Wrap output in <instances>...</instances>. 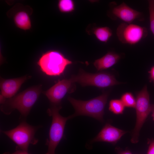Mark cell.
Instances as JSON below:
<instances>
[{
  "instance_id": "cell-1",
  "label": "cell",
  "mask_w": 154,
  "mask_h": 154,
  "mask_svg": "<svg viewBox=\"0 0 154 154\" xmlns=\"http://www.w3.org/2000/svg\"><path fill=\"white\" fill-rule=\"evenodd\" d=\"M41 92L40 86L28 88L6 100L5 103L1 105V110L5 114L9 115L15 110H17L23 118H25L38 100Z\"/></svg>"
},
{
  "instance_id": "cell-2",
  "label": "cell",
  "mask_w": 154,
  "mask_h": 154,
  "mask_svg": "<svg viewBox=\"0 0 154 154\" xmlns=\"http://www.w3.org/2000/svg\"><path fill=\"white\" fill-rule=\"evenodd\" d=\"M108 96V93H104L97 97L86 101L68 98V100L75 110L74 114L69 116L70 119L76 116H85L103 122L104 110Z\"/></svg>"
},
{
  "instance_id": "cell-3",
  "label": "cell",
  "mask_w": 154,
  "mask_h": 154,
  "mask_svg": "<svg viewBox=\"0 0 154 154\" xmlns=\"http://www.w3.org/2000/svg\"><path fill=\"white\" fill-rule=\"evenodd\" d=\"M61 105H53L47 110L49 116L52 117V121L49 133V138L46 144L48 151L45 154H56L55 151L63 137L64 131L67 121L70 119L69 116L64 117L61 115L59 111Z\"/></svg>"
},
{
  "instance_id": "cell-4",
  "label": "cell",
  "mask_w": 154,
  "mask_h": 154,
  "mask_svg": "<svg viewBox=\"0 0 154 154\" xmlns=\"http://www.w3.org/2000/svg\"><path fill=\"white\" fill-rule=\"evenodd\" d=\"M72 61L60 52L49 50L43 53L37 64L40 69L46 75L59 76L64 72L66 67L72 64Z\"/></svg>"
},
{
  "instance_id": "cell-5",
  "label": "cell",
  "mask_w": 154,
  "mask_h": 154,
  "mask_svg": "<svg viewBox=\"0 0 154 154\" xmlns=\"http://www.w3.org/2000/svg\"><path fill=\"white\" fill-rule=\"evenodd\" d=\"M40 127V126L31 125L23 120L15 128L1 132L13 141L17 145V147L28 151L30 145L37 143L38 140L35 136Z\"/></svg>"
},
{
  "instance_id": "cell-6",
  "label": "cell",
  "mask_w": 154,
  "mask_h": 154,
  "mask_svg": "<svg viewBox=\"0 0 154 154\" xmlns=\"http://www.w3.org/2000/svg\"><path fill=\"white\" fill-rule=\"evenodd\" d=\"M135 108L136 112V122L133 130L131 142L137 143L139 141L140 131L149 115L151 112L149 93L146 85L138 92L136 95Z\"/></svg>"
},
{
  "instance_id": "cell-7",
  "label": "cell",
  "mask_w": 154,
  "mask_h": 154,
  "mask_svg": "<svg viewBox=\"0 0 154 154\" xmlns=\"http://www.w3.org/2000/svg\"><path fill=\"white\" fill-rule=\"evenodd\" d=\"M73 83L77 82L83 86H93L103 88L121 84L114 76L108 72L92 74L81 71L70 78Z\"/></svg>"
},
{
  "instance_id": "cell-8",
  "label": "cell",
  "mask_w": 154,
  "mask_h": 154,
  "mask_svg": "<svg viewBox=\"0 0 154 154\" xmlns=\"http://www.w3.org/2000/svg\"><path fill=\"white\" fill-rule=\"evenodd\" d=\"M116 33L118 40L122 43L134 45L145 38L148 32L145 27L123 22L118 26Z\"/></svg>"
},
{
  "instance_id": "cell-9",
  "label": "cell",
  "mask_w": 154,
  "mask_h": 154,
  "mask_svg": "<svg viewBox=\"0 0 154 154\" xmlns=\"http://www.w3.org/2000/svg\"><path fill=\"white\" fill-rule=\"evenodd\" d=\"M109 16L113 20L120 19L123 22L132 23L135 20L143 21L145 19L142 12L131 8L124 2L117 5L115 2L111 3Z\"/></svg>"
},
{
  "instance_id": "cell-10",
  "label": "cell",
  "mask_w": 154,
  "mask_h": 154,
  "mask_svg": "<svg viewBox=\"0 0 154 154\" xmlns=\"http://www.w3.org/2000/svg\"><path fill=\"white\" fill-rule=\"evenodd\" d=\"M73 83L70 79L59 80L54 85L44 92L52 105H60L62 99Z\"/></svg>"
},
{
  "instance_id": "cell-11",
  "label": "cell",
  "mask_w": 154,
  "mask_h": 154,
  "mask_svg": "<svg viewBox=\"0 0 154 154\" xmlns=\"http://www.w3.org/2000/svg\"><path fill=\"white\" fill-rule=\"evenodd\" d=\"M127 132L109 123H106L98 135L90 141V143L104 142L115 145Z\"/></svg>"
},
{
  "instance_id": "cell-12",
  "label": "cell",
  "mask_w": 154,
  "mask_h": 154,
  "mask_svg": "<svg viewBox=\"0 0 154 154\" xmlns=\"http://www.w3.org/2000/svg\"><path fill=\"white\" fill-rule=\"evenodd\" d=\"M28 78L29 76H26L13 79L1 78L0 81V95L6 98L13 97Z\"/></svg>"
},
{
  "instance_id": "cell-13",
  "label": "cell",
  "mask_w": 154,
  "mask_h": 154,
  "mask_svg": "<svg viewBox=\"0 0 154 154\" xmlns=\"http://www.w3.org/2000/svg\"><path fill=\"white\" fill-rule=\"evenodd\" d=\"M121 55L113 52H108L101 58L97 59L94 65L98 71L110 68L116 64L121 59Z\"/></svg>"
},
{
  "instance_id": "cell-14",
  "label": "cell",
  "mask_w": 154,
  "mask_h": 154,
  "mask_svg": "<svg viewBox=\"0 0 154 154\" xmlns=\"http://www.w3.org/2000/svg\"><path fill=\"white\" fill-rule=\"evenodd\" d=\"M14 21L19 28L24 30L30 29L31 27V21L28 13L25 11H20L14 16Z\"/></svg>"
},
{
  "instance_id": "cell-15",
  "label": "cell",
  "mask_w": 154,
  "mask_h": 154,
  "mask_svg": "<svg viewBox=\"0 0 154 154\" xmlns=\"http://www.w3.org/2000/svg\"><path fill=\"white\" fill-rule=\"evenodd\" d=\"M93 33L98 40L105 43L107 42L112 35V30L107 27H97Z\"/></svg>"
},
{
  "instance_id": "cell-16",
  "label": "cell",
  "mask_w": 154,
  "mask_h": 154,
  "mask_svg": "<svg viewBox=\"0 0 154 154\" xmlns=\"http://www.w3.org/2000/svg\"><path fill=\"white\" fill-rule=\"evenodd\" d=\"M125 108V106L120 99H112L109 102V110L114 114H123Z\"/></svg>"
},
{
  "instance_id": "cell-17",
  "label": "cell",
  "mask_w": 154,
  "mask_h": 154,
  "mask_svg": "<svg viewBox=\"0 0 154 154\" xmlns=\"http://www.w3.org/2000/svg\"><path fill=\"white\" fill-rule=\"evenodd\" d=\"M58 7L60 12L69 13L74 10V3L72 0H60L58 2Z\"/></svg>"
},
{
  "instance_id": "cell-18",
  "label": "cell",
  "mask_w": 154,
  "mask_h": 154,
  "mask_svg": "<svg viewBox=\"0 0 154 154\" xmlns=\"http://www.w3.org/2000/svg\"><path fill=\"white\" fill-rule=\"evenodd\" d=\"M125 107L135 108L136 104V99L131 92H127L123 94L120 99Z\"/></svg>"
},
{
  "instance_id": "cell-19",
  "label": "cell",
  "mask_w": 154,
  "mask_h": 154,
  "mask_svg": "<svg viewBox=\"0 0 154 154\" xmlns=\"http://www.w3.org/2000/svg\"><path fill=\"white\" fill-rule=\"evenodd\" d=\"M150 30L154 36V0L148 1Z\"/></svg>"
},
{
  "instance_id": "cell-20",
  "label": "cell",
  "mask_w": 154,
  "mask_h": 154,
  "mask_svg": "<svg viewBox=\"0 0 154 154\" xmlns=\"http://www.w3.org/2000/svg\"><path fill=\"white\" fill-rule=\"evenodd\" d=\"M2 154H30L29 153L28 151L21 149L17 147L15 149V151L13 153L6 152Z\"/></svg>"
},
{
  "instance_id": "cell-21",
  "label": "cell",
  "mask_w": 154,
  "mask_h": 154,
  "mask_svg": "<svg viewBox=\"0 0 154 154\" xmlns=\"http://www.w3.org/2000/svg\"><path fill=\"white\" fill-rule=\"evenodd\" d=\"M147 154H154V140L150 142Z\"/></svg>"
},
{
  "instance_id": "cell-22",
  "label": "cell",
  "mask_w": 154,
  "mask_h": 154,
  "mask_svg": "<svg viewBox=\"0 0 154 154\" xmlns=\"http://www.w3.org/2000/svg\"><path fill=\"white\" fill-rule=\"evenodd\" d=\"M149 79L151 82L154 84V66H152L149 71Z\"/></svg>"
},
{
  "instance_id": "cell-23",
  "label": "cell",
  "mask_w": 154,
  "mask_h": 154,
  "mask_svg": "<svg viewBox=\"0 0 154 154\" xmlns=\"http://www.w3.org/2000/svg\"><path fill=\"white\" fill-rule=\"evenodd\" d=\"M118 154H132L129 150H121L117 152Z\"/></svg>"
},
{
  "instance_id": "cell-24",
  "label": "cell",
  "mask_w": 154,
  "mask_h": 154,
  "mask_svg": "<svg viewBox=\"0 0 154 154\" xmlns=\"http://www.w3.org/2000/svg\"><path fill=\"white\" fill-rule=\"evenodd\" d=\"M151 112H152V116L154 120V104L151 105Z\"/></svg>"
}]
</instances>
